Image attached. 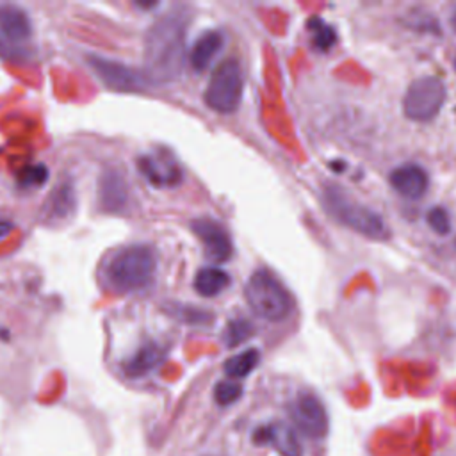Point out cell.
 I'll return each mask as SVG.
<instances>
[{
	"instance_id": "5b68a950",
	"label": "cell",
	"mask_w": 456,
	"mask_h": 456,
	"mask_svg": "<svg viewBox=\"0 0 456 456\" xmlns=\"http://www.w3.org/2000/svg\"><path fill=\"white\" fill-rule=\"evenodd\" d=\"M242 69L235 59H224L214 69L207 91L205 105L219 114H232L239 109L242 98Z\"/></svg>"
},
{
	"instance_id": "2e32d148",
	"label": "cell",
	"mask_w": 456,
	"mask_h": 456,
	"mask_svg": "<svg viewBox=\"0 0 456 456\" xmlns=\"http://www.w3.org/2000/svg\"><path fill=\"white\" fill-rule=\"evenodd\" d=\"M164 358H166V349L155 342H148V344L141 346L123 363V370L130 378H141V376L148 374L150 370H153L155 367H159Z\"/></svg>"
},
{
	"instance_id": "8992f818",
	"label": "cell",
	"mask_w": 456,
	"mask_h": 456,
	"mask_svg": "<svg viewBox=\"0 0 456 456\" xmlns=\"http://www.w3.org/2000/svg\"><path fill=\"white\" fill-rule=\"evenodd\" d=\"M445 102V86L433 75L415 78L404 94L403 110L408 119L428 121L433 119Z\"/></svg>"
},
{
	"instance_id": "9c48e42d",
	"label": "cell",
	"mask_w": 456,
	"mask_h": 456,
	"mask_svg": "<svg viewBox=\"0 0 456 456\" xmlns=\"http://www.w3.org/2000/svg\"><path fill=\"white\" fill-rule=\"evenodd\" d=\"M89 64L102 82L114 91H139L144 84L139 73L121 62L93 55L89 57Z\"/></svg>"
},
{
	"instance_id": "277c9868",
	"label": "cell",
	"mask_w": 456,
	"mask_h": 456,
	"mask_svg": "<svg viewBox=\"0 0 456 456\" xmlns=\"http://www.w3.org/2000/svg\"><path fill=\"white\" fill-rule=\"evenodd\" d=\"M244 296L249 308L262 319L278 322L292 310V296L281 281L265 269L255 271L244 285Z\"/></svg>"
},
{
	"instance_id": "d4e9b609",
	"label": "cell",
	"mask_w": 456,
	"mask_h": 456,
	"mask_svg": "<svg viewBox=\"0 0 456 456\" xmlns=\"http://www.w3.org/2000/svg\"><path fill=\"white\" fill-rule=\"evenodd\" d=\"M426 219H428V224L431 226V230L436 232L438 235L449 233V230H451V219H449V214H447L445 208H442V207H433V208H429Z\"/></svg>"
},
{
	"instance_id": "603a6c76",
	"label": "cell",
	"mask_w": 456,
	"mask_h": 456,
	"mask_svg": "<svg viewBox=\"0 0 456 456\" xmlns=\"http://www.w3.org/2000/svg\"><path fill=\"white\" fill-rule=\"evenodd\" d=\"M242 395V387L235 381H219L214 388V399L219 406H228Z\"/></svg>"
},
{
	"instance_id": "ffe728a7",
	"label": "cell",
	"mask_w": 456,
	"mask_h": 456,
	"mask_svg": "<svg viewBox=\"0 0 456 456\" xmlns=\"http://www.w3.org/2000/svg\"><path fill=\"white\" fill-rule=\"evenodd\" d=\"M306 27H308V32L312 34V43L317 50L326 52L337 43L335 28L331 25H328L322 18H319V16L310 18Z\"/></svg>"
},
{
	"instance_id": "3957f363",
	"label": "cell",
	"mask_w": 456,
	"mask_h": 456,
	"mask_svg": "<svg viewBox=\"0 0 456 456\" xmlns=\"http://www.w3.org/2000/svg\"><path fill=\"white\" fill-rule=\"evenodd\" d=\"M322 203L337 221L349 226L351 230L376 240L388 239L390 233L385 221L369 207L347 198V194L338 187L326 185Z\"/></svg>"
},
{
	"instance_id": "484cf974",
	"label": "cell",
	"mask_w": 456,
	"mask_h": 456,
	"mask_svg": "<svg viewBox=\"0 0 456 456\" xmlns=\"http://www.w3.org/2000/svg\"><path fill=\"white\" fill-rule=\"evenodd\" d=\"M12 230V223L7 219H0V239L5 237Z\"/></svg>"
},
{
	"instance_id": "52a82bcc",
	"label": "cell",
	"mask_w": 456,
	"mask_h": 456,
	"mask_svg": "<svg viewBox=\"0 0 456 456\" xmlns=\"http://www.w3.org/2000/svg\"><path fill=\"white\" fill-rule=\"evenodd\" d=\"M290 419L308 438H322L328 431V415L321 399L310 392H299L290 403Z\"/></svg>"
},
{
	"instance_id": "7402d4cb",
	"label": "cell",
	"mask_w": 456,
	"mask_h": 456,
	"mask_svg": "<svg viewBox=\"0 0 456 456\" xmlns=\"http://www.w3.org/2000/svg\"><path fill=\"white\" fill-rule=\"evenodd\" d=\"M48 180V169L45 164H30L18 173L20 187H39Z\"/></svg>"
},
{
	"instance_id": "5bb4252c",
	"label": "cell",
	"mask_w": 456,
	"mask_h": 456,
	"mask_svg": "<svg viewBox=\"0 0 456 456\" xmlns=\"http://www.w3.org/2000/svg\"><path fill=\"white\" fill-rule=\"evenodd\" d=\"M100 201L105 210L118 212L128 203V187L118 169H105L100 178Z\"/></svg>"
},
{
	"instance_id": "6da1fadb",
	"label": "cell",
	"mask_w": 456,
	"mask_h": 456,
	"mask_svg": "<svg viewBox=\"0 0 456 456\" xmlns=\"http://www.w3.org/2000/svg\"><path fill=\"white\" fill-rule=\"evenodd\" d=\"M187 25L189 14L182 9H173L148 28L144 37V71L151 82L167 84L182 73Z\"/></svg>"
},
{
	"instance_id": "30bf717a",
	"label": "cell",
	"mask_w": 456,
	"mask_h": 456,
	"mask_svg": "<svg viewBox=\"0 0 456 456\" xmlns=\"http://www.w3.org/2000/svg\"><path fill=\"white\" fill-rule=\"evenodd\" d=\"M255 444H265L276 449L281 456H303L301 444L290 426L285 422H269L253 431Z\"/></svg>"
},
{
	"instance_id": "ac0fdd59",
	"label": "cell",
	"mask_w": 456,
	"mask_h": 456,
	"mask_svg": "<svg viewBox=\"0 0 456 456\" xmlns=\"http://www.w3.org/2000/svg\"><path fill=\"white\" fill-rule=\"evenodd\" d=\"M230 285V274L219 267H201L194 276V290L200 296L214 297Z\"/></svg>"
},
{
	"instance_id": "7c38bea8",
	"label": "cell",
	"mask_w": 456,
	"mask_h": 456,
	"mask_svg": "<svg viewBox=\"0 0 456 456\" xmlns=\"http://www.w3.org/2000/svg\"><path fill=\"white\" fill-rule=\"evenodd\" d=\"M390 185L408 200H419L428 191V173L422 166L406 162L390 173Z\"/></svg>"
},
{
	"instance_id": "4fadbf2b",
	"label": "cell",
	"mask_w": 456,
	"mask_h": 456,
	"mask_svg": "<svg viewBox=\"0 0 456 456\" xmlns=\"http://www.w3.org/2000/svg\"><path fill=\"white\" fill-rule=\"evenodd\" d=\"M137 166L144 178L157 187L176 185L182 178V171L171 157L164 155H142L137 160Z\"/></svg>"
},
{
	"instance_id": "8fae6325",
	"label": "cell",
	"mask_w": 456,
	"mask_h": 456,
	"mask_svg": "<svg viewBox=\"0 0 456 456\" xmlns=\"http://www.w3.org/2000/svg\"><path fill=\"white\" fill-rule=\"evenodd\" d=\"M77 208V194L69 182H61L48 194L43 208L41 221L46 224H57L68 221Z\"/></svg>"
},
{
	"instance_id": "cb8c5ba5",
	"label": "cell",
	"mask_w": 456,
	"mask_h": 456,
	"mask_svg": "<svg viewBox=\"0 0 456 456\" xmlns=\"http://www.w3.org/2000/svg\"><path fill=\"white\" fill-rule=\"evenodd\" d=\"M169 315H175L176 319L189 322V324H203V322L210 321L208 312L200 310L196 306H183V305H173V308L169 310Z\"/></svg>"
},
{
	"instance_id": "d6986e66",
	"label": "cell",
	"mask_w": 456,
	"mask_h": 456,
	"mask_svg": "<svg viewBox=\"0 0 456 456\" xmlns=\"http://www.w3.org/2000/svg\"><path fill=\"white\" fill-rule=\"evenodd\" d=\"M260 362L258 349H246L224 362V372L230 378H244L248 376Z\"/></svg>"
},
{
	"instance_id": "44dd1931",
	"label": "cell",
	"mask_w": 456,
	"mask_h": 456,
	"mask_svg": "<svg viewBox=\"0 0 456 456\" xmlns=\"http://www.w3.org/2000/svg\"><path fill=\"white\" fill-rule=\"evenodd\" d=\"M251 335H253V324L249 321L239 317V319H232L226 324L223 338L228 347H235V346L242 344L244 340H248Z\"/></svg>"
},
{
	"instance_id": "7a4b0ae2",
	"label": "cell",
	"mask_w": 456,
	"mask_h": 456,
	"mask_svg": "<svg viewBox=\"0 0 456 456\" xmlns=\"http://www.w3.org/2000/svg\"><path fill=\"white\" fill-rule=\"evenodd\" d=\"M157 271V255L148 244H132L119 249L105 265L109 289L135 292L148 287Z\"/></svg>"
},
{
	"instance_id": "ba28073f",
	"label": "cell",
	"mask_w": 456,
	"mask_h": 456,
	"mask_svg": "<svg viewBox=\"0 0 456 456\" xmlns=\"http://www.w3.org/2000/svg\"><path fill=\"white\" fill-rule=\"evenodd\" d=\"M191 230L196 233V237L201 240L205 253L216 260L224 262L233 253V244L230 233L224 230L223 224L210 217H198L191 223Z\"/></svg>"
},
{
	"instance_id": "e0dca14e",
	"label": "cell",
	"mask_w": 456,
	"mask_h": 456,
	"mask_svg": "<svg viewBox=\"0 0 456 456\" xmlns=\"http://www.w3.org/2000/svg\"><path fill=\"white\" fill-rule=\"evenodd\" d=\"M221 45H223V36L217 30L203 32L194 41V45L191 48V53H189L191 66L196 71H203L212 62V59L216 57V53L219 52Z\"/></svg>"
},
{
	"instance_id": "4316f807",
	"label": "cell",
	"mask_w": 456,
	"mask_h": 456,
	"mask_svg": "<svg viewBox=\"0 0 456 456\" xmlns=\"http://www.w3.org/2000/svg\"><path fill=\"white\" fill-rule=\"evenodd\" d=\"M452 25H454V30H456V12H454V16H452Z\"/></svg>"
},
{
	"instance_id": "9a60e30c",
	"label": "cell",
	"mask_w": 456,
	"mask_h": 456,
	"mask_svg": "<svg viewBox=\"0 0 456 456\" xmlns=\"http://www.w3.org/2000/svg\"><path fill=\"white\" fill-rule=\"evenodd\" d=\"M0 32L11 41H25L32 34L28 14L12 4L0 5Z\"/></svg>"
}]
</instances>
